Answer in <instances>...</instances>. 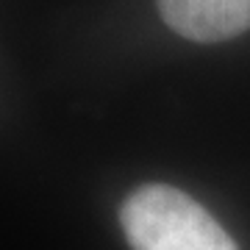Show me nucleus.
I'll use <instances>...</instances> for the list:
<instances>
[{"mask_svg": "<svg viewBox=\"0 0 250 250\" xmlns=\"http://www.w3.org/2000/svg\"><path fill=\"white\" fill-rule=\"evenodd\" d=\"M120 225L134 250H236L195 197L167 184L134 189L120 208Z\"/></svg>", "mask_w": 250, "mask_h": 250, "instance_id": "obj_1", "label": "nucleus"}, {"mask_svg": "<svg viewBox=\"0 0 250 250\" xmlns=\"http://www.w3.org/2000/svg\"><path fill=\"white\" fill-rule=\"evenodd\" d=\"M167 25L192 42H225L250 31V0H156Z\"/></svg>", "mask_w": 250, "mask_h": 250, "instance_id": "obj_2", "label": "nucleus"}]
</instances>
